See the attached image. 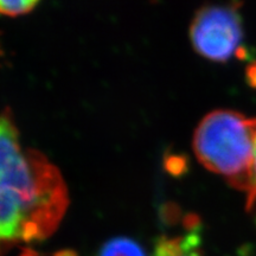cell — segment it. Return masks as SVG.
<instances>
[{
  "mask_svg": "<svg viewBox=\"0 0 256 256\" xmlns=\"http://www.w3.org/2000/svg\"><path fill=\"white\" fill-rule=\"evenodd\" d=\"M256 203V136L254 142V153H252V190L247 196L248 209H252Z\"/></svg>",
  "mask_w": 256,
  "mask_h": 256,
  "instance_id": "52a82bcc",
  "label": "cell"
},
{
  "mask_svg": "<svg viewBox=\"0 0 256 256\" xmlns=\"http://www.w3.org/2000/svg\"><path fill=\"white\" fill-rule=\"evenodd\" d=\"M243 24L238 5H206L194 14L190 40L198 55L217 63L241 57Z\"/></svg>",
  "mask_w": 256,
  "mask_h": 256,
  "instance_id": "3957f363",
  "label": "cell"
},
{
  "mask_svg": "<svg viewBox=\"0 0 256 256\" xmlns=\"http://www.w3.org/2000/svg\"><path fill=\"white\" fill-rule=\"evenodd\" d=\"M56 256H78V255L72 250H63V252H60L58 254H56Z\"/></svg>",
  "mask_w": 256,
  "mask_h": 256,
  "instance_id": "9c48e42d",
  "label": "cell"
},
{
  "mask_svg": "<svg viewBox=\"0 0 256 256\" xmlns=\"http://www.w3.org/2000/svg\"><path fill=\"white\" fill-rule=\"evenodd\" d=\"M69 204L66 182L43 153L22 145L11 110L0 113V255L40 242L58 226Z\"/></svg>",
  "mask_w": 256,
  "mask_h": 256,
  "instance_id": "6da1fadb",
  "label": "cell"
},
{
  "mask_svg": "<svg viewBox=\"0 0 256 256\" xmlns=\"http://www.w3.org/2000/svg\"><path fill=\"white\" fill-rule=\"evenodd\" d=\"M96 256H148L145 249L136 240L114 238L101 246Z\"/></svg>",
  "mask_w": 256,
  "mask_h": 256,
  "instance_id": "277c9868",
  "label": "cell"
},
{
  "mask_svg": "<svg viewBox=\"0 0 256 256\" xmlns=\"http://www.w3.org/2000/svg\"><path fill=\"white\" fill-rule=\"evenodd\" d=\"M249 80H250L252 84L256 86V66H252V69L248 72Z\"/></svg>",
  "mask_w": 256,
  "mask_h": 256,
  "instance_id": "ba28073f",
  "label": "cell"
},
{
  "mask_svg": "<svg viewBox=\"0 0 256 256\" xmlns=\"http://www.w3.org/2000/svg\"><path fill=\"white\" fill-rule=\"evenodd\" d=\"M256 118L217 110L202 119L194 130L192 147L204 168L248 196L252 190Z\"/></svg>",
  "mask_w": 256,
  "mask_h": 256,
  "instance_id": "7a4b0ae2",
  "label": "cell"
},
{
  "mask_svg": "<svg viewBox=\"0 0 256 256\" xmlns=\"http://www.w3.org/2000/svg\"><path fill=\"white\" fill-rule=\"evenodd\" d=\"M200 244V228L188 230V234H185L182 244L174 252L166 256H202L198 249Z\"/></svg>",
  "mask_w": 256,
  "mask_h": 256,
  "instance_id": "8992f818",
  "label": "cell"
},
{
  "mask_svg": "<svg viewBox=\"0 0 256 256\" xmlns=\"http://www.w3.org/2000/svg\"><path fill=\"white\" fill-rule=\"evenodd\" d=\"M40 0H0V14L8 17L26 14L40 4Z\"/></svg>",
  "mask_w": 256,
  "mask_h": 256,
  "instance_id": "5b68a950",
  "label": "cell"
}]
</instances>
